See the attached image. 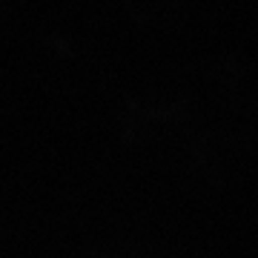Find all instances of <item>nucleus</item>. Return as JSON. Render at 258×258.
<instances>
[]
</instances>
